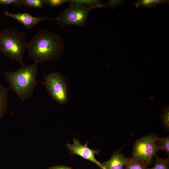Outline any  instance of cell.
Segmentation results:
<instances>
[{
  "mask_svg": "<svg viewBox=\"0 0 169 169\" xmlns=\"http://www.w3.org/2000/svg\"><path fill=\"white\" fill-rule=\"evenodd\" d=\"M27 48L28 56L38 64L58 59L63 53L65 44L59 35L42 29L28 43Z\"/></svg>",
  "mask_w": 169,
  "mask_h": 169,
  "instance_id": "obj_1",
  "label": "cell"
},
{
  "mask_svg": "<svg viewBox=\"0 0 169 169\" xmlns=\"http://www.w3.org/2000/svg\"><path fill=\"white\" fill-rule=\"evenodd\" d=\"M37 74L38 64L35 63L30 65L23 64L18 70L4 74L9 90L14 91L22 100L29 99L33 95L37 85Z\"/></svg>",
  "mask_w": 169,
  "mask_h": 169,
  "instance_id": "obj_2",
  "label": "cell"
},
{
  "mask_svg": "<svg viewBox=\"0 0 169 169\" xmlns=\"http://www.w3.org/2000/svg\"><path fill=\"white\" fill-rule=\"evenodd\" d=\"M28 44L25 33L12 28L0 31V51L21 64H23V56Z\"/></svg>",
  "mask_w": 169,
  "mask_h": 169,
  "instance_id": "obj_3",
  "label": "cell"
},
{
  "mask_svg": "<svg viewBox=\"0 0 169 169\" xmlns=\"http://www.w3.org/2000/svg\"><path fill=\"white\" fill-rule=\"evenodd\" d=\"M69 6L62 11L56 18V23L63 27L68 25L84 27L90 12L96 8L81 6L74 3H68Z\"/></svg>",
  "mask_w": 169,
  "mask_h": 169,
  "instance_id": "obj_4",
  "label": "cell"
},
{
  "mask_svg": "<svg viewBox=\"0 0 169 169\" xmlns=\"http://www.w3.org/2000/svg\"><path fill=\"white\" fill-rule=\"evenodd\" d=\"M42 84L52 99L58 104L63 105L68 101L67 84L64 76L59 73H50L44 77Z\"/></svg>",
  "mask_w": 169,
  "mask_h": 169,
  "instance_id": "obj_5",
  "label": "cell"
},
{
  "mask_svg": "<svg viewBox=\"0 0 169 169\" xmlns=\"http://www.w3.org/2000/svg\"><path fill=\"white\" fill-rule=\"evenodd\" d=\"M159 137L157 136L152 134L137 140L133 147L132 158L147 164L150 163L159 150L156 143Z\"/></svg>",
  "mask_w": 169,
  "mask_h": 169,
  "instance_id": "obj_6",
  "label": "cell"
},
{
  "mask_svg": "<svg viewBox=\"0 0 169 169\" xmlns=\"http://www.w3.org/2000/svg\"><path fill=\"white\" fill-rule=\"evenodd\" d=\"M88 143L87 142L85 145H82L78 140L74 138L73 144H68L66 146L71 154L79 156L96 164L101 169H105L101 163L97 161L95 157V155L98 154L100 151L90 149L87 146Z\"/></svg>",
  "mask_w": 169,
  "mask_h": 169,
  "instance_id": "obj_7",
  "label": "cell"
},
{
  "mask_svg": "<svg viewBox=\"0 0 169 169\" xmlns=\"http://www.w3.org/2000/svg\"><path fill=\"white\" fill-rule=\"evenodd\" d=\"M5 14L6 16L18 21L28 29L36 25L43 21L56 20V18H49L44 16L35 17L28 13H13L6 11L5 12Z\"/></svg>",
  "mask_w": 169,
  "mask_h": 169,
  "instance_id": "obj_8",
  "label": "cell"
},
{
  "mask_svg": "<svg viewBox=\"0 0 169 169\" xmlns=\"http://www.w3.org/2000/svg\"><path fill=\"white\" fill-rule=\"evenodd\" d=\"M130 159L117 151L113 153L109 160L101 163L105 169H125Z\"/></svg>",
  "mask_w": 169,
  "mask_h": 169,
  "instance_id": "obj_9",
  "label": "cell"
},
{
  "mask_svg": "<svg viewBox=\"0 0 169 169\" xmlns=\"http://www.w3.org/2000/svg\"><path fill=\"white\" fill-rule=\"evenodd\" d=\"M9 89L0 84V120L7 110L8 95Z\"/></svg>",
  "mask_w": 169,
  "mask_h": 169,
  "instance_id": "obj_10",
  "label": "cell"
},
{
  "mask_svg": "<svg viewBox=\"0 0 169 169\" xmlns=\"http://www.w3.org/2000/svg\"><path fill=\"white\" fill-rule=\"evenodd\" d=\"M169 0H139L135 3L137 8L146 7H155L159 4H168Z\"/></svg>",
  "mask_w": 169,
  "mask_h": 169,
  "instance_id": "obj_11",
  "label": "cell"
},
{
  "mask_svg": "<svg viewBox=\"0 0 169 169\" xmlns=\"http://www.w3.org/2000/svg\"><path fill=\"white\" fill-rule=\"evenodd\" d=\"M68 3H74L78 5L87 7H94L100 8L103 6V4L99 0H67Z\"/></svg>",
  "mask_w": 169,
  "mask_h": 169,
  "instance_id": "obj_12",
  "label": "cell"
},
{
  "mask_svg": "<svg viewBox=\"0 0 169 169\" xmlns=\"http://www.w3.org/2000/svg\"><path fill=\"white\" fill-rule=\"evenodd\" d=\"M147 165L144 162L131 158L125 165V169H147Z\"/></svg>",
  "mask_w": 169,
  "mask_h": 169,
  "instance_id": "obj_13",
  "label": "cell"
},
{
  "mask_svg": "<svg viewBox=\"0 0 169 169\" xmlns=\"http://www.w3.org/2000/svg\"><path fill=\"white\" fill-rule=\"evenodd\" d=\"M23 5L28 8L43 9L45 4L44 0H22Z\"/></svg>",
  "mask_w": 169,
  "mask_h": 169,
  "instance_id": "obj_14",
  "label": "cell"
},
{
  "mask_svg": "<svg viewBox=\"0 0 169 169\" xmlns=\"http://www.w3.org/2000/svg\"><path fill=\"white\" fill-rule=\"evenodd\" d=\"M156 143L159 150H163L167 153H169V136L163 138L159 137L157 140Z\"/></svg>",
  "mask_w": 169,
  "mask_h": 169,
  "instance_id": "obj_15",
  "label": "cell"
},
{
  "mask_svg": "<svg viewBox=\"0 0 169 169\" xmlns=\"http://www.w3.org/2000/svg\"><path fill=\"white\" fill-rule=\"evenodd\" d=\"M147 169H169V159H162L157 158L154 166Z\"/></svg>",
  "mask_w": 169,
  "mask_h": 169,
  "instance_id": "obj_16",
  "label": "cell"
},
{
  "mask_svg": "<svg viewBox=\"0 0 169 169\" xmlns=\"http://www.w3.org/2000/svg\"><path fill=\"white\" fill-rule=\"evenodd\" d=\"M124 1L121 0H110L103 4V7L105 8L115 9L117 6L124 4Z\"/></svg>",
  "mask_w": 169,
  "mask_h": 169,
  "instance_id": "obj_17",
  "label": "cell"
},
{
  "mask_svg": "<svg viewBox=\"0 0 169 169\" xmlns=\"http://www.w3.org/2000/svg\"><path fill=\"white\" fill-rule=\"evenodd\" d=\"M45 4L48 6L54 8L59 7L64 3H67V0H44Z\"/></svg>",
  "mask_w": 169,
  "mask_h": 169,
  "instance_id": "obj_18",
  "label": "cell"
},
{
  "mask_svg": "<svg viewBox=\"0 0 169 169\" xmlns=\"http://www.w3.org/2000/svg\"><path fill=\"white\" fill-rule=\"evenodd\" d=\"M0 4L5 6L13 5L15 6H22L23 5L22 0H0Z\"/></svg>",
  "mask_w": 169,
  "mask_h": 169,
  "instance_id": "obj_19",
  "label": "cell"
},
{
  "mask_svg": "<svg viewBox=\"0 0 169 169\" xmlns=\"http://www.w3.org/2000/svg\"><path fill=\"white\" fill-rule=\"evenodd\" d=\"M162 121L163 125L167 128H169V111L167 110L162 117Z\"/></svg>",
  "mask_w": 169,
  "mask_h": 169,
  "instance_id": "obj_20",
  "label": "cell"
},
{
  "mask_svg": "<svg viewBox=\"0 0 169 169\" xmlns=\"http://www.w3.org/2000/svg\"><path fill=\"white\" fill-rule=\"evenodd\" d=\"M49 169H72L70 167L65 166H57L51 167Z\"/></svg>",
  "mask_w": 169,
  "mask_h": 169,
  "instance_id": "obj_21",
  "label": "cell"
}]
</instances>
